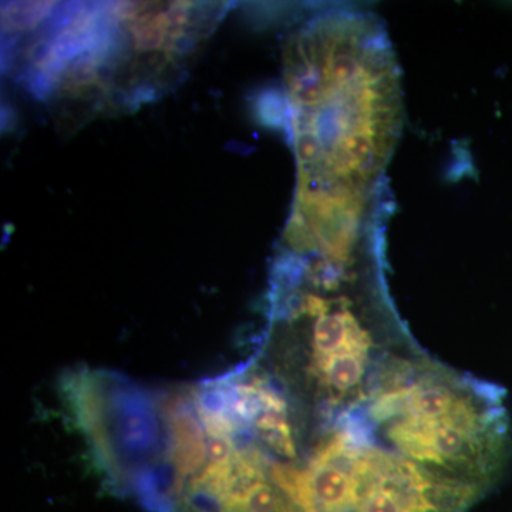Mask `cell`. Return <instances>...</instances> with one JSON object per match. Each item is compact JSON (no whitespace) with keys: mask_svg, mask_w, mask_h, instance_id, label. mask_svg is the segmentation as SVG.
Returning a JSON list of instances; mask_svg holds the SVG:
<instances>
[{"mask_svg":"<svg viewBox=\"0 0 512 512\" xmlns=\"http://www.w3.org/2000/svg\"><path fill=\"white\" fill-rule=\"evenodd\" d=\"M363 414L394 453L487 491L511 454L510 416L500 386L429 359L394 356Z\"/></svg>","mask_w":512,"mask_h":512,"instance_id":"2","label":"cell"},{"mask_svg":"<svg viewBox=\"0 0 512 512\" xmlns=\"http://www.w3.org/2000/svg\"><path fill=\"white\" fill-rule=\"evenodd\" d=\"M167 460L174 471L175 505L191 478L207 466V433L188 396L177 394L164 404Z\"/></svg>","mask_w":512,"mask_h":512,"instance_id":"6","label":"cell"},{"mask_svg":"<svg viewBox=\"0 0 512 512\" xmlns=\"http://www.w3.org/2000/svg\"><path fill=\"white\" fill-rule=\"evenodd\" d=\"M365 312L350 295L326 299L315 293L292 295L279 308V318L312 319L308 372L332 423L365 409L387 365L375 362L383 360L377 359L380 345Z\"/></svg>","mask_w":512,"mask_h":512,"instance_id":"3","label":"cell"},{"mask_svg":"<svg viewBox=\"0 0 512 512\" xmlns=\"http://www.w3.org/2000/svg\"><path fill=\"white\" fill-rule=\"evenodd\" d=\"M293 141L302 181L365 191L399 136V76L369 16H323L286 50Z\"/></svg>","mask_w":512,"mask_h":512,"instance_id":"1","label":"cell"},{"mask_svg":"<svg viewBox=\"0 0 512 512\" xmlns=\"http://www.w3.org/2000/svg\"><path fill=\"white\" fill-rule=\"evenodd\" d=\"M208 463L225 466L234 458L238 450L237 439L229 436H207Z\"/></svg>","mask_w":512,"mask_h":512,"instance_id":"7","label":"cell"},{"mask_svg":"<svg viewBox=\"0 0 512 512\" xmlns=\"http://www.w3.org/2000/svg\"><path fill=\"white\" fill-rule=\"evenodd\" d=\"M382 450L365 414L353 412L332 424L306 466L272 461L268 476L301 512H353Z\"/></svg>","mask_w":512,"mask_h":512,"instance_id":"4","label":"cell"},{"mask_svg":"<svg viewBox=\"0 0 512 512\" xmlns=\"http://www.w3.org/2000/svg\"><path fill=\"white\" fill-rule=\"evenodd\" d=\"M484 490L382 450L375 474L353 512H464Z\"/></svg>","mask_w":512,"mask_h":512,"instance_id":"5","label":"cell"}]
</instances>
